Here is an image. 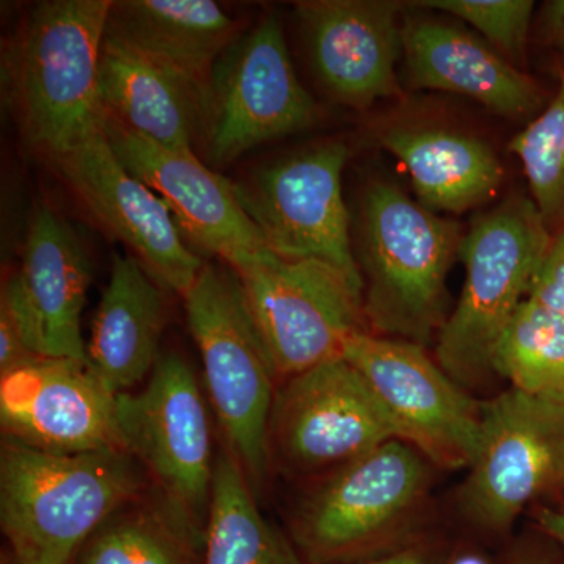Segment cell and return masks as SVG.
I'll list each match as a JSON object with an SVG mask.
<instances>
[{
    "instance_id": "cell-19",
    "label": "cell",
    "mask_w": 564,
    "mask_h": 564,
    "mask_svg": "<svg viewBox=\"0 0 564 564\" xmlns=\"http://www.w3.org/2000/svg\"><path fill=\"white\" fill-rule=\"evenodd\" d=\"M408 82L417 90L467 96L502 117L527 118L541 107L540 88L486 41L434 18L403 24Z\"/></svg>"
},
{
    "instance_id": "cell-32",
    "label": "cell",
    "mask_w": 564,
    "mask_h": 564,
    "mask_svg": "<svg viewBox=\"0 0 564 564\" xmlns=\"http://www.w3.org/2000/svg\"><path fill=\"white\" fill-rule=\"evenodd\" d=\"M499 564H563L552 552L545 549L538 547V545H516L510 549Z\"/></svg>"
},
{
    "instance_id": "cell-21",
    "label": "cell",
    "mask_w": 564,
    "mask_h": 564,
    "mask_svg": "<svg viewBox=\"0 0 564 564\" xmlns=\"http://www.w3.org/2000/svg\"><path fill=\"white\" fill-rule=\"evenodd\" d=\"M106 35L206 96L234 20L212 0H111Z\"/></svg>"
},
{
    "instance_id": "cell-5",
    "label": "cell",
    "mask_w": 564,
    "mask_h": 564,
    "mask_svg": "<svg viewBox=\"0 0 564 564\" xmlns=\"http://www.w3.org/2000/svg\"><path fill=\"white\" fill-rule=\"evenodd\" d=\"M554 234L532 198L513 196L475 218L458 259L462 296L437 334L436 361L464 389L492 372L494 348L529 296Z\"/></svg>"
},
{
    "instance_id": "cell-17",
    "label": "cell",
    "mask_w": 564,
    "mask_h": 564,
    "mask_svg": "<svg viewBox=\"0 0 564 564\" xmlns=\"http://www.w3.org/2000/svg\"><path fill=\"white\" fill-rule=\"evenodd\" d=\"M101 126L122 165L158 193L196 247L228 267L269 250L232 182L207 169L195 152L166 150L102 113Z\"/></svg>"
},
{
    "instance_id": "cell-9",
    "label": "cell",
    "mask_w": 564,
    "mask_h": 564,
    "mask_svg": "<svg viewBox=\"0 0 564 564\" xmlns=\"http://www.w3.org/2000/svg\"><path fill=\"white\" fill-rule=\"evenodd\" d=\"M317 104L296 76L284 31L263 18L215 63L204 96L206 155L228 165L269 141L313 128Z\"/></svg>"
},
{
    "instance_id": "cell-14",
    "label": "cell",
    "mask_w": 564,
    "mask_h": 564,
    "mask_svg": "<svg viewBox=\"0 0 564 564\" xmlns=\"http://www.w3.org/2000/svg\"><path fill=\"white\" fill-rule=\"evenodd\" d=\"M54 162L93 217L131 248L152 280L182 296L191 291L204 262L185 245L158 193L122 165L101 120Z\"/></svg>"
},
{
    "instance_id": "cell-33",
    "label": "cell",
    "mask_w": 564,
    "mask_h": 564,
    "mask_svg": "<svg viewBox=\"0 0 564 564\" xmlns=\"http://www.w3.org/2000/svg\"><path fill=\"white\" fill-rule=\"evenodd\" d=\"M541 25L549 39L564 46V0H552V2L544 3Z\"/></svg>"
},
{
    "instance_id": "cell-29",
    "label": "cell",
    "mask_w": 564,
    "mask_h": 564,
    "mask_svg": "<svg viewBox=\"0 0 564 564\" xmlns=\"http://www.w3.org/2000/svg\"><path fill=\"white\" fill-rule=\"evenodd\" d=\"M527 300L564 318V231L555 234Z\"/></svg>"
},
{
    "instance_id": "cell-28",
    "label": "cell",
    "mask_w": 564,
    "mask_h": 564,
    "mask_svg": "<svg viewBox=\"0 0 564 564\" xmlns=\"http://www.w3.org/2000/svg\"><path fill=\"white\" fill-rule=\"evenodd\" d=\"M414 6L467 22L511 63L524 58L534 11L532 0H423Z\"/></svg>"
},
{
    "instance_id": "cell-8",
    "label": "cell",
    "mask_w": 564,
    "mask_h": 564,
    "mask_svg": "<svg viewBox=\"0 0 564 564\" xmlns=\"http://www.w3.org/2000/svg\"><path fill=\"white\" fill-rule=\"evenodd\" d=\"M391 415L347 359L281 381L269 421L270 466L289 477H328L389 441Z\"/></svg>"
},
{
    "instance_id": "cell-16",
    "label": "cell",
    "mask_w": 564,
    "mask_h": 564,
    "mask_svg": "<svg viewBox=\"0 0 564 564\" xmlns=\"http://www.w3.org/2000/svg\"><path fill=\"white\" fill-rule=\"evenodd\" d=\"M0 423L3 440L51 454L121 447L117 395L73 359L36 358L2 375Z\"/></svg>"
},
{
    "instance_id": "cell-35",
    "label": "cell",
    "mask_w": 564,
    "mask_h": 564,
    "mask_svg": "<svg viewBox=\"0 0 564 564\" xmlns=\"http://www.w3.org/2000/svg\"><path fill=\"white\" fill-rule=\"evenodd\" d=\"M447 564H499L491 556L473 547L452 549Z\"/></svg>"
},
{
    "instance_id": "cell-34",
    "label": "cell",
    "mask_w": 564,
    "mask_h": 564,
    "mask_svg": "<svg viewBox=\"0 0 564 564\" xmlns=\"http://www.w3.org/2000/svg\"><path fill=\"white\" fill-rule=\"evenodd\" d=\"M536 519L541 532L564 547V511L543 510L538 513Z\"/></svg>"
},
{
    "instance_id": "cell-7",
    "label": "cell",
    "mask_w": 564,
    "mask_h": 564,
    "mask_svg": "<svg viewBox=\"0 0 564 564\" xmlns=\"http://www.w3.org/2000/svg\"><path fill=\"white\" fill-rule=\"evenodd\" d=\"M231 269L280 381L343 358L351 337L370 333L362 285L332 263L267 250Z\"/></svg>"
},
{
    "instance_id": "cell-4",
    "label": "cell",
    "mask_w": 564,
    "mask_h": 564,
    "mask_svg": "<svg viewBox=\"0 0 564 564\" xmlns=\"http://www.w3.org/2000/svg\"><path fill=\"white\" fill-rule=\"evenodd\" d=\"M432 473L413 445H380L322 478L293 518V544L310 564H347L417 543L425 538L415 522Z\"/></svg>"
},
{
    "instance_id": "cell-1",
    "label": "cell",
    "mask_w": 564,
    "mask_h": 564,
    "mask_svg": "<svg viewBox=\"0 0 564 564\" xmlns=\"http://www.w3.org/2000/svg\"><path fill=\"white\" fill-rule=\"evenodd\" d=\"M143 467L121 447L51 454L2 441L0 527L20 564H73L82 544L147 491Z\"/></svg>"
},
{
    "instance_id": "cell-26",
    "label": "cell",
    "mask_w": 564,
    "mask_h": 564,
    "mask_svg": "<svg viewBox=\"0 0 564 564\" xmlns=\"http://www.w3.org/2000/svg\"><path fill=\"white\" fill-rule=\"evenodd\" d=\"M492 372L527 395L564 406V318L525 300L494 348Z\"/></svg>"
},
{
    "instance_id": "cell-15",
    "label": "cell",
    "mask_w": 564,
    "mask_h": 564,
    "mask_svg": "<svg viewBox=\"0 0 564 564\" xmlns=\"http://www.w3.org/2000/svg\"><path fill=\"white\" fill-rule=\"evenodd\" d=\"M90 282L91 262L79 234L43 204L29 221L20 269L3 284L0 306L33 355L87 364L82 313Z\"/></svg>"
},
{
    "instance_id": "cell-18",
    "label": "cell",
    "mask_w": 564,
    "mask_h": 564,
    "mask_svg": "<svg viewBox=\"0 0 564 564\" xmlns=\"http://www.w3.org/2000/svg\"><path fill=\"white\" fill-rule=\"evenodd\" d=\"M323 87L362 109L402 95V7L388 0H306L295 6Z\"/></svg>"
},
{
    "instance_id": "cell-11",
    "label": "cell",
    "mask_w": 564,
    "mask_h": 564,
    "mask_svg": "<svg viewBox=\"0 0 564 564\" xmlns=\"http://www.w3.org/2000/svg\"><path fill=\"white\" fill-rule=\"evenodd\" d=\"M459 489L464 516L507 534L529 505L564 485V406L510 388L481 403L480 441Z\"/></svg>"
},
{
    "instance_id": "cell-27",
    "label": "cell",
    "mask_w": 564,
    "mask_h": 564,
    "mask_svg": "<svg viewBox=\"0 0 564 564\" xmlns=\"http://www.w3.org/2000/svg\"><path fill=\"white\" fill-rule=\"evenodd\" d=\"M549 231H564V73L551 104L511 140Z\"/></svg>"
},
{
    "instance_id": "cell-6",
    "label": "cell",
    "mask_w": 564,
    "mask_h": 564,
    "mask_svg": "<svg viewBox=\"0 0 564 564\" xmlns=\"http://www.w3.org/2000/svg\"><path fill=\"white\" fill-rule=\"evenodd\" d=\"M182 299L212 408L248 480L261 484L270 470L269 421L280 380L242 282L231 267L204 263Z\"/></svg>"
},
{
    "instance_id": "cell-3",
    "label": "cell",
    "mask_w": 564,
    "mask_h": 564,
    "mask_svg": "<svg viewBox=\"0 0 564 564\" xmlns=\"http://www.w3.org/2000/svg\"><path fill=\"white\" fill-rule=\"evenodd\" d=\"M111 0L41 2L7 57L25 139L54 161L101 120L99 65Z\"/></svg>"
},
{
    "instance_id": "cell-20",
    "label": "cell",
    "mask_w": 564,
    "mask_h": 564,
    "mask_svg": "<svg viewBox=\"0 0 564 564\" xmlns=\"http://www.w3.org/2000/svg\"><path fill=\"white\" fill-rule=\"evenodd\" d=\"M163 292L139 259L115 256L87 343L88 369L113 395L132 392L161 359Z\"/></svg>"
},
{
    "instance_id": "cell-25",
    "label": "cell",
    "mask_w": 564,
    "mask_h": 564,
    "mask_svg": "<svg viewBox=\"0 0 564 564\" xmlns=\"http://www.w3.org/2000/svg\"><path fill=\"white\" fill-rule=\"evenodd\" d=\"M203 564H310L261 513L242 464L215 459Z\"/></svg>"
},
{
    "instance_id": "cell-24",
    "label": "cell",
    "mask_w": 564,
    "mask_h": 564,
    "mask_svg": "<svg viewBox=\"0 0 564 564\" xmlns=\"http://www.w3.org/2000/svg\"><path fill=\"white\" fill-rule=\"evenodd\" d=\"M206 530L161 492L141 494L109 516L73 564H203Z\"/></svg>"
},
{
    "instance_id": "cell-13",
    "label": "cell",
    "mask_w": 564,
    "mask_h": 564,
    "mask_svg": "<svg viewBox=\"0 0 564 564\" xmlns=\"http://www.w3.org/2000/svg\"><path fill=\"white\" fill-rule=\"evenodd\" d=\"M343 358L377 393L400 440L441 469L470 466L480 441L481 403L425 347L361 333L345 345Z\"/></svg>"
},
{
    "instance_id": "cell-31",
    "label": "cell",
    "mask_w": 564,
    "mask_h": 564,
    "mask_svg": "<svg viewBox=\"0 0 564 564\" xmlns=\"http://www.w3.org/2000/svg\"><path fill=\"white\" fill-rule=\"evenodd\" d=\"M452 549L445 547L440 541L423 538L417 543L406 545L391 554L347 564H447Z\"/></svg>"
},
{
    "instance_id": "cell-2",
    "label": "cell",
    "mask_w": 564,
    "mask_h": 564,
    "mask_svg": "<svg viewBox=\"0 0 564 564\" xmlns=\"http://www.w3.org/2000/svg\"><path fill=\"white\" fill-rule=\"evenodd\" d=\"M458 221L423 207L399 185H367L355 252L370 333L422 345L447 321V276L459 256Z\"/></svg>"
},
{
    "instance_id": "cell-36",
    "label": "cell",
    "mask_w": 564,
    "mask_h": 564,
    "mask_svg": "<svg viewBox=\"0 0 564 564\" xmlns=\"http://www.w3.org/2000/svg\"><path fill=\"white\" fill-rule=\"evenodd\" d=\"M0 564H20L18 560L14 558L13 552L10 549L2 552V560H0Z\"/></svg>"
},
{
    "instance_id": "cell-12",
    "label": "cell",
    "mask_w": 564,
    "mask_h": 564,
    "mask_svg": "<svg viewBox=\"0 0 564 564\" xmlns=\"http://www.w3.org/2000/svg\"><path fill=\"white\" fill-rule=\"evenodd\" d=\"M348 158L344 143L325 141L232 184L270 251L332 263L364 288L343 193Z\"/></svg>"
},
{
    "instance_id": "cell-10",
    "label": "cell",
    "mask_w": 564,
    "mask_h": 564,
    "mask_svg": "<svg viewBox=\"0 0 564 564\" xmlns=\"http://www.w3.org/2000/svg\"><path fill=\"white\" fill-rule=\"evenodd\" d=\"M117 426L121 447L158 491L206 530L215 459L206 400L188 362L165 352L143 389L118 393Z\"/></svg>"
},
{
    "instance_id": "cell-30",
    "label": "cell",
    "mask_w": 564,
    "mask_h": 564,
    "mask_svg": "<svg viewBox=\"0 0 564 564\" xmlns=\"http://www.w3.org/2000/svg\"><path fill=\"white\" fill-rule=\"evenodd\" d=\"M39 356L33 355L6 307L0 306V377L20 369Z\"/></svg>"
},
{
    "instance_id": "cell-23",
    "label": "cell",
    "mask_w": 564,
    "mask_h": 564,
    "mask_svg": "<svg viewBox=\"0 0 564 564\" xmlns=\"http://www.w3.org/2000/svg\"><path fill=\"white\" fill-rule=\"evenodd\" d=\"M380 143L406 169L417 202L434 214L474 209L502 185V162L486 141L469 133L395 126L381 133Z\"/></svg>"
},
{
    "instance_id": "cell-22",
    "label": "cell",
    "mask_w": 564,
    "mask_h": 564,
    "mask_svg": "<svg viewBox=\"0 0 564 564\" xmlns=\"http://www.w3.org/2000/svg\"><path fill=\"white\" fill-rule=\"evenodd\" d=\"M101 113L166 150L195 152L204 96L139 52L106 35L99 65Z\"/></svg>"
}]
</instances>
